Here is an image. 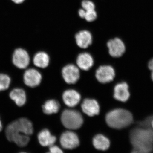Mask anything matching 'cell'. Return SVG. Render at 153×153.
I'll return each instance as SVG.
<instances>
[{
  "instance_id": "obj_1",
  "label": "cell",
  "mask_w": 153,
  "mask_h": 153,
  "mask_svg": "<svg viewBox=\"0 0 153 153\" xmlns=\"http://www.w3.org/2000/svg\"><path fill=\"white\" fill-rule=\"evenodd\" d=\"M133 146L131 153H152L153 150V129L138 126L130 133Z\"/></svg>"
},
{
  "instance_id": "obj_2",
  "label": "cell",
  "mask_w": 153,
  "mask_h": 153,
  "mask_svg": "<svg viewBox=\"0 0 153 153\" xmlns=\"http://www.w3.org/2000/svg\"><path fill=\"white\" fill-rule=\"evenodd\" d=\"M105 120L111 128L120 129L127 127L134 122L131 112L127 110L118 108L109 111L106 114Z\"/></svg>"
},
{
  "instance_id": "obj_3",
  "label": "cell",
  "mask_w": 153,
  "mask_h": 153,
  "mask_svg": "<svg viewBox=\"0 0 153 153\" xmlns=\"http://www.w3.org/2000/svg\"><path fill=\"white\" fill-rule=\"evenodd\" d=\"M33 133V124L28 119L24 117L19 118L9 124L5 130L6 137L10 142L16 135L25 134L29 136Z\"/></svg>"
},
{
  "instance_id": "obj_4",
  "label": "cell",
  "mask_w": 153,
  "mask_h": 153,
  "mask_svg": "<svg viewBox=\"0 0 153 153\" xmlns=\"http://www.w3.org/2000/svg\"><path fill=\"white\" fill-rule=\"evenodd\" d=\"M61 120L63 125L69 129L76 130L81 127L83 123L81 114L72 109H66L62 113Z\"/></svg>"
},
{
  "instance_id": "obj_5",
  "label": "cell",
  "mask_w": 153,
  "mask_h": 153,
  "mask_svg": "<svg viewBox=\"0 0 153 153\" xmlns=\"http://www.w3.org/2000/svg\"><path fill=\"white\" fill-rule=\"evenodd\" d=\"M12 61L14 65L17 68L25 69L30 64V57L26 50L19 48L14 51Z\"/></svg>"
},
{
  "instance_id": "obj_6",
  "label": "cell",
  "mask_w": 153,
  "mask_h": 153,
  "mask_svg": "<svg viewBox=\"0 0 153 153\" xmlns=\"http://www.w3.org/2000/svg\"><path fill=\"white\" fill-rule=\"evenodd\" d=\"M60 143L64 149H72L79 146V138L73 132L66 131L63 133L60 136Z\"/></svg>"
},
{
  "instance_id": "obj_7",
  "label": "cell",
  "mask_w": 153,
  "mask_h": 153,
  "mask_svg": "<svg viewBox=\"0 0 153 153\" xmlns=\"http://www.w3.org/2000/svg\"><path fill=\"white\" fill-rule=\"evenodd\" d=\"M115 75L114 69L110 66H101L96 72V77L102 83H108L112 81Z\"/></svg>"
},
{
  "instance_id": "obj_8",
  "label": "cell",
  "mask_w": 153,
  "mask_h": 153,
  "mask_svg": "<svg viewBox=\"0 0 153 153\" xmlns=\"http://www.w3.org/2000/svg\"><path fill=\"white\" fill-rule=\"evenodd\" d=\"M62 73L64 80L68 84L76 83L80 76L79 69L73 64L65 66L62 69Z\"/></svg>"
},
{
  "instance_id": "obj_9",
  "label": "cell",
  "mask_w": 153,
  "mask_h": 153,
  "mask_svg": "<svg viewBox=\"0 0 153 153\" xmlns=\"http://www.w3.org/2000/svg\"><path fill=\"white\" fill-rule=\"evenodd\" d=\"M107 47L110 55L112 57H120L125 52V44L123 41L118 38H115L108 41Z\"/></svg>"
},
{
  "instance_id": "obj_10",
  "label": "cell",
  "mask_w": 153,
  "mask_h": 153,
  "mask_svg": "<svg viewBox=\"0 0 153 153\" xmlns=\"http://www.w3.org/2000/svg\"><path fill=\"white\" fill-rule=\"evenodd\" d=\"M42 76L39 71L34 68H30L25 71L24 75L25 84L30 87H36L41 83Z\"/></svg>"
},
{
  "instance_id": "obj_11",
  "label": "cell",
  "mask_w": 153,
  "mask_h": 153,
  "mask_svg": "<svg viewBox=\"0 0 153 153\" xmlns=\"http://www.w3.org/2000/svg\"><path fill=\"white\" fill-rule=\"evenodd\" d=\"M128 84L126 82H121L115 85L114 97L118 101L126 102L130 97Z\"/></svg>"
},
{
  "instance_id": "obj_12",
  "label": "cell",
  "mask_w": 153,
  "mask_h": 153,
  "mask_svg": "<svg viewBox=\"0 0 153 153\" xmlns=\"http://www.w3.org/2000/svg\"><path fill=\"white\" fill-rule=\"evenodd\" d=\"M81 108L83 112L88 116L93 117L99 114V105L95 100H84L81 104Z\"/></svg>"
},
{
  "instance_id": "obj_13",
  "label": "cell",
  "mask_w": 153,
  "mask_h": 153,
  "mask_svg": "<svg viewBox=\"0 0 153 153\" xmlns=\"http://www.w3.org/2000/svg\"><path fill=\"white\" fill-rule=\"evenodd\" d=\"M63 99L67 106L73 107L79 103L81 99L79 94L74 90H67L63 94Z\"/></svg>"
},
{
  "instance_id": "obj_14",
  "label": "cell",
  "mask_w": 153,
  "mask_h": 153,
  "mask_svg": "<svg viewBox=\"0 0 153 153\" xmlns=\"http://www.w3.org/2000/svg\"><path fill=\"white\" fill-rule=\"evenodd\" d=\"M75 40L78 47L85 49L89 47L92 43V36L89 31L82 30L76 34Z\"/></svg>"
},
{
  "instance_id": "obj_15",
  "label": "cell",
  "mask_w": 153,
  "mask_h": 153,
  "mask_svg": "<svg viewBox=\"0 0 153 153\" xmlns=\"http://www.w3.org/2000/svg\"><path fill=\"white\" fill-rule=\"evenodd\" d=\"M39 143L43 146H51L54 144L56 141L55 136L52 135L47 129L42 130L38 134Z\"/></svg>"
},
{
  "instance_id": "obj_16",
  "label": "cell",
  "mask_w": 153,
  "mask_h": 153,
  "mask_svg": "<svg viewBox=\"0 0 153 153\" xmlns=\"http://www.w3.org/2000/svg\"><path fill=\"white\" fill-rule=\"evenodd\" d=\"M76 63L79 68L87 71L93 66V59L92 56L88 53H81L77 57Z\"/></svg>"
},
{
  "instance_id": "obj_17",
  "label": "cell",
  "mask_w": 153,
  "mask_h": 153,
  "mask_svg": "<svg viewBox=\"0 0 153 153\" xmlns=\"http://www.w3.org/2000/svg\"><path fill=\"white\" fill-rule=\"evenodd\" d=\"M10 97L19 107L24 105L27 101V96L25 91L22 88H15L10 92Z\"/></svg>"
},
{
  "instance_id": "obj_18",
  "label": "cell",
  "mask_w": 153,
  "mask_h": 153,
  "mask_svg": "<svg viewBox=\"0 0 153 153\" xmlns=\"http://www.w3.org/2000/svg\"><path fill=\"white\" fill-rule=\"evenodd\" d=\"M93 144L97 149L105 151L109 148L110 143L109 140L103 135L97 134L93 138Z\"/></svg>"
},
{
  "instance_id": "obj_19",
  "label": "cell",
  "mask_w": 153,
  "mask_h": 153,
  "mask_svg": "<svg viewBox=\"0 0 153 153\" xmlns=\"http://www.w3.org/2000/svg\"><path fill=\"white\" fill-rule=\"evenodd\" d=\"M49 56L44 52H38L33 58L34 65L39 68H46L49 65Z\"/></svg>"
},
{
  "instance_id": "obj_20",
  "label": "cell",
  "mask_w": 153,
  "mask_h": 153,
  "mask_svg": "<svg viewBox=\"0 0 153 153\" xmlns=\"http://www.w3.org/2000/svg\"><path fill=\"white\" fill-rule=\"evenodd\" d=\"M60 108L59 102L55 100H50L45 102L42 106L43 112L45 114H52L57 113Z\"/></svg>"
},
{
  "instance_id": "obj_21",
  "label": "cell",
  "mask_w": 153,
  "mask_h": 153,
  "mask_svg": "<svg viewBox=\"0 0 153 153\" xmlns=\"http://www.w3.org/2000/svg\"><path fill=\"white\" fill-rule=\"evenodd\" d=\"M30 140L29 135L25 134H19L13 137L12 142H14L19 146L24 147L28 144Z\"/></svg>"
},
{
  "instance_id": "obj_22",
  "label": "cell",
  "mask_w": 153,
  "mask_h": 153,
  "mask_svg": "<svg viewBox=\"0 0 153 153\" xmlns=\"http://www.w3.org/2000/svg\"><path fill=\"white\" fill-rule=\"evenodd\" d=\"M10 82V76L6 74H0V91L8 89Z\"/></svg>"
},
{
  "instance_id": "obj_23",
  "label": "cell",
  "mask_w": 153,
  "mask_h": 153,
  "mask_svg": "<svg viewBox=\"0 0 153 153\" xmlns=\"http://www.w3.org/2000/svg\"><path fill=\"white\" fill-rule=\"evenodd\" d=\"M81 5L82 9L86 11L95 10V6L94 3L89 0H84L82 1Z\"/></svg>"
},
{
  "instance_id": "obj_24",
  "label": "cell",
  "mask_w": 153,
  "mask_h": 153,
  "mask_svg": "<svg viewBox=\"0 0 153 153\" xmlns=\"http://www.w3.org/2000/svg\"><path fill=\"white\" fill-rule=\"evenodd\" d=\"M97 17V14L95 10L91 11H85L84 19L88 22H92L95 20Z\"/></svg>"
},
{
  "instance_id": "obj_25",
  "label": "cell",
  "mask_w": 153,
  "mask_h": 153,
  "mask_svg": "<svg viewBox=\"0 0 153 153\" xmlns=\"http://www.w3.org/2000/svg\"><path fill=\"white\" fill-rule=\"evenodd\" d=\"M47 153H63V151L57 146H50L49 152Z\"/></svg>"
},
{
  "instance_id": "obj_26",
  "label": "cell",
  "mask_w": 153,
  "mask_h": 153,
  "mask_svg": "<svg viewBox=\"0 0 153 153\" xmlns=\"http://www.w3.org/2000/svg\"><path fill=\"white\" fill-rule=\"evenodd\" d=\"M148 68L151 71V78L153 81V58L149 61Z\"/></svg>"
},
{
  "instance_id": "obj_27",
  "label": "cell",
  "mask_w": 153,
  "mask_h": 153,
  "mask_svg": "<svg viewBox=\"0 0 153 153\" xmlns=\"http://www.w3.org/2000/svg\"><path fill=\"white\" fill-rule=\"evenodd\" d=\"M78 14L80 17H81L82 19H84V16L85 14V10H83V9H80L78 11Z\"/></svg>"
},
{
  "instance_id": "obj_28",
  "label": "cell",
  "mask_w": 153,
  "mask_h": 153,
  "mask_svg": "<svg viewBox=\"0 0 153 153\" xmlns=\"http://www.w3.org/2000/svg\"><path fill=\"white\" fill-rule=\"evenodd\" d=\"M14 3L16 4H21L25 1V0H12Z\"/></svg>"
},
{
  "instance_id": "obj_29",
  "label": "cell",
  "mask_w": 153,
  "mask_h": 153,
  "mask_svg": "<svg viewBox=\"0 0 153 153\" xmlns=\"http://www.w3.org/2000/svg\"><path fill=\"white\" fill-rule=\"evenodd\" d=\"M2 129V124L1 121L0 120V132L1 131Z\"/></svg>"
},
{
  "instance_id": "obj_30",
  "label": "cell",
  "mask_w": 153,
  "mask_h": 153,
  "mask_svg": "<svg viewBox=\"0 0 153 153\" xmlns=\"http://www.w3.org/2000/svg\"><path fill=\"white\" fill-rule=\"evenodd\" d=\"M27 153L24 152H21V153Z\"/></svg>"
}]
</instances>
